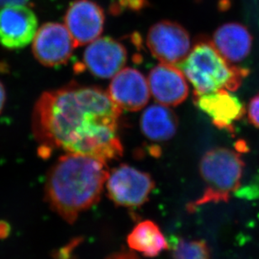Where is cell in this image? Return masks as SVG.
Masks as SVG:
<instances>
[{"label":"cell","instance_id":"obj_1","mask_svg":"<svg viewBox=\"0 0 259 259\" xmlns=\"http://www.w3.org/2000/svg\"><path fill=\"white\" fill-rule=\"evenodd\" d=\"M120 114L104 90L68 86L39 98L33 110V133L42 155L60 149L107 162L123 154L118 134Z\"/></svg>","mask_w":259,"mask_h":259},{"label":"cell","instance_id":"obj_2","mask_svg":"<svg viewBox=\"0 0 259 259\" xmlns=\"http://www.w3.org/2000/svg\"><path fill=\"white\" fill-rule=\"evenodd\" d=\"M106 161L87 155L67 153L51 167L46 198L64 221L73 223L100 200L108 176Z\"/></svg>","mask_w":259,"mask_h":259},{"label":"cell","instance_id":"obj_3","mask_svg":"<svg viewBox=\"0 0 259 259\" xmlns=\"http://www.w3.org/2000/svg\"><path fill=\"white\" fill-rule=\"evenodd\" d=\"M194 88V96L220 90L234 92L249 71L224 58L209 40H201L191 48L182 63L177 65Z\"/></svg>","mask_w":259,"mask_h":259},{"label":"cell","instance_id":"obj_4","mask_svg":"<svg viewBox=\"0 0 259 259\" xmlns=\"http://www.w3.org/2000/svg\"><path fill=\"white\" fill-rule=\"evenodd\" d=\"M244 161L238 152L226 147L207 151L199 162V174L205 188L201 196L188 204L189 211L209 203L229 201L241 185Z\"/></svg>","mask_w":259,"mask_h":259},{"label":"cell","instance_id":"obj_5","mask_svg":"<svg viewBox=\"0 0 259 259\" xmlns=\"http://www.w3.org/2000/svg\"><path fill=\"white\" fill-rule=\"evenodd\" d=\"M105 184L110 199L129 208L145 204L154 189V181L148 174L126 164L110 171Z\"/></svg>","mask_w":259,"mask_h":259},{"label":"cell","instance_id":"obj_6","mask_svg":"<svg viewBox=\"0 0 259 259\" xmlns=\"http://www.w3.org/2000/svg\"><path fill=\"white\" fill-rule=\"evenodd\" d=\"M147 44L157 60L175 66L185 60L192 48L187 30L171 20H162L152 25L147 33Z\"/></svg>","mask_w":259,"mask_h":259},{"label":"cell","instance_id":"obj_7","mask_svg":"<svg viewBox=\"0 0 259 259\" xmlns=\"http://www.w3.org/2000/svg\"><path fill=\"white\" fill-rule=\"evenodd\" d=\"M38 30L34 11L25 4L4 5L0 10V44L10 50L29 45Z\"/></svg>","mask_w":259,"mask_h":259},{"label":"cell","instance_id":"obj_8","mask_svg":"<svg viewBox=\"0 0 259 259\" xmlns=\"http://www.w3.org/2000/svg\"><path fill=\"white\" fill-rule=\"evenodd\" d=\"M32 41L35 59L46 67L67 63L77 48L67 27L61 23H45L38 29Z\"/></svg>","mask_w":259,"mask_h":259},{"label":"cell","instance_id":"obj_9","mask_svg":"<svg viewBox=\"0 0 259 259\" xmlns=\"http://www.w3.org/2000/svg\"><path fill=\"white\" fill-rule=\"evenodd\" d=\"M105 21L104 10L93 0H74L65 14V26L77 48L100 37Z\"/></svg>","mask_w":259,"mask_h":259},{"label":"cell","instance_id":"obj_10","mask_svg":"<svg viewBox=\"0 0 259 259\" xmlns=\"http://www.w3.org/2000/svg\"><path fill=\"white\" fill-rule=\"evenodd\" d=\"M108 94L121 110L135 112L149 101L151 92L144 75L133 67H125L112 77Z\"/></svg>","mask_w":259,"mask_h":259},{"label":"cell","instance_id":"obj_11","mask_svg":"<svg viewBox=\"0 0 259 259\" xmlns=\"http://www.w3.org/2000/svg\"><path fill=\"white\" fill-rule=\"evenodd\" d=\"M127 52L125 47L110 37H99L86 48L83 63L95 77L110 78L115 76L126 63Z\"/></svg>","mask_w":259,"mask_h":259},{"label":"cell","instance_id":"obj_12","mask_svg":"<svg viewBox=\"0 0 259 259\" xmlns=\"http://www.w3.org/2000/svg\"><path fill=\"white\" fill-rule=\"evenodd\" d=\"M197 107L208 115L218 129L234 132V123L246 114L242 101L227 90L194 96Z\"/></svg>","mask_w":259,"mask_h":259},{"label":"cell","instance_id":"obj_13","mask_svg":"<svg viewBox=\"0 0 259 259\" xmlns=\"http://www.w3.org/2000/svg\"><path fill=\"white\" fill-rule=\"evenodd\" d=\"M147 81L151 95L161 105L176 106L189 95L187 78L175 65L161 63L155 66Z\"/></svg>","mask_w":259,"mask_h":259},{"label":"cell","instance_id":"obj_14","mask_svg":"<svg viewBox=\"0 0 259 259\" xmlns=\"http://www.w3.org/2000/svg\"><path fill=\"white\" fill-rule=\"evenodd\" d=\"M211 42L229 63H240L251 53L252 36L245 25L227 23L214 31Z\"/></svg>","mask_w":259,"mask_h":259},{"label":"cell","instance_id":"obj_15","mask_svg":"<svg viewBox=\"0 0 259 259\" xmlns=\"http://www.w3.org/2000/svg\"><path fill=\"white\" fill-rule=\"evenodd\" d=\"M145 137L156 142H167L175 137L179 120L174 110L166 105L157 104L147 107L140 120Z\"/></svg>","mask_w":259,"mask_h":259},{"label":"cell","instance_id":"obj_16","mask_svg":"<svg viewBox=\"0 0 259 259\" xmlns=\"http://www.w3.org/2000/svg\"><path fill=\"white\" fill-rule=\"evenodd\" d=\"M130 248L144 255L154 257L168 249V242L159 227L152 221L140 222L127 237Z\"/></svg>","mask_w":259,"mask_h":259},{"label":"cell","instance_id":"obj_17","mask_svg":"<svg viewBox=\"0 0 259 259\" xmlns=\"http://www.w3.org/2000/svg\"><path fill=\"white\" fill-rule=\"evenodd\" d=\"M167 242L172 259H210L209 247L202 240L172 237Z\"/></svg>","mask_w":259,"mask_h":259},{"label":"cell","instance_id":"obj_18","mask_svg":"<svg viewBox=\"0 0 259 259\" xmlns=\"http://www.w3.org/2000/svg\"><path fill=\"white\" fill-rule=\"evenodd\" d=\"M148 5V0H116L112 3L110 12L113 15H120L125 10L139 11Z\"/></svg>","mask_w":259,"mask_h":259},{"label":"cell","instance_id":"obj_19","mask_svg":"<svg viewBox=\"0 0 259 259\" xmlns=\"http://www.w3.org/2000/svg\"><path fill=\"white\" fill-rule=\"evenodd\" d=\"M247 118L253 126L259 129V94L250 100L247 107Z\"/></svg>","mask_w":259,"mask_h":259},{"label":"cell","instance_id":"obj_20","mask_svg":"<svg viewBox=\"0 0 259 259\" xmlns=\"http://www.w3.org/2000/svg\"><path fill=\"white\" fill-rule=\"evenodd\" d=\"M6 102V92H5V86L0 81V114L2 112Z\"/></svg>","mask_w":259,"mask_h":259},{"label":"cell","instance_id":"obj_21","mask_svg":"<svg viewBox=\"0 0 259 259\" xmlns=\"http://www.w3.org/2000/svg\"><path fill=\"white\" fill-rule=\"evenodd\" d=\"M9 232H10L9 225L5 222H0V237L3 238V237H7Z\"/></svg>","mask_w":259,"mask_h":259},{"label":"cell","instance_id":"obj_22","mask_svg":"<svg viewBox=\"0 0 259 259\" xmlns=\"http://www.w3.org/2000/svg\"><path fill=\"white\" fill-rule=\"evenodd\" d=\"M110 259H138L134 254L132 253H121L116 255L115 257H110Z\"/></svg>","mask_w":259,"mask_h":259}]
</instances>
